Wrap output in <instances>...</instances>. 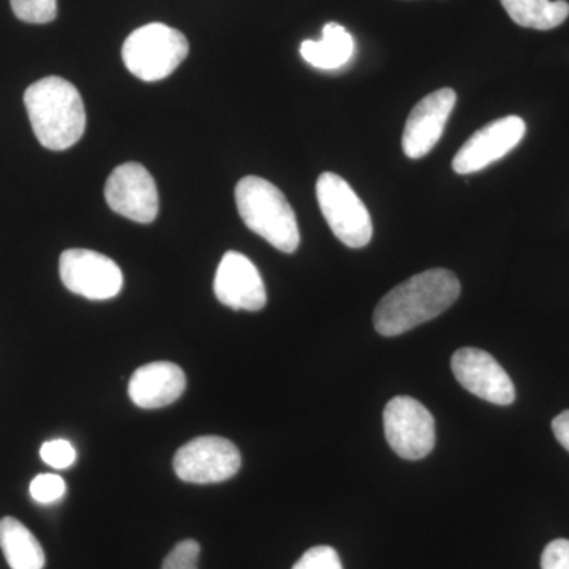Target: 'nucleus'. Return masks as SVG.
I'll list each match as a JSON object with an SVG mask.
<instances>
[{
  "label": "nucleus",
  "instance_id": "5",
  "mask_svg": "<svg viewBox=\"0 0 569 569\" xmlns=\"http://www.w3.org/2000/svg\"><path fill=\"white\" fill-rule=\"evenodd\" d=\"M321 213L332 233L350 249H362L373 234L372 219L361 198L339 174L323 173L317 181Z\"/></svg>",
  "mask_w": 569,
  "mask_h": 569
},
{
  "label": "nucleus",
  "instance_id": "3",
  "mask_svg": "<svg viewBox=\"0 0 569 569\" xmlns=\"http://www.w3.org/2000/svg\"><path fill=\"white\" fill-rule=\"evenodd\" d=\"M236 206L250 231L280 252H296L301 242L298 219L274 183L258 176H246L236 186Z\"/></svg>",
  "mask_w": 569,
  "mask_h": 569
},
{
  "label": "nucleus",
  "instance_id": "1",
  "mask_svg": "<svg viewBox=\"0 0 569 569\" xmlns=\"http://www.w3.org/2000/svg\"><path fill=\"white\" fill-rule=\"evenodd\" d=\"M460 282L448 269H429L391 291L373 312L378 335L396 337L433 320L458 301Z\"/></svg>",
  "mask_w": 569,
  "mask_h": 569
},
{
  "label": "nucleus",
  "instance_id": "14",
  "mask_svg": "<svg viewBox=\"0 0 569 569\" xmlns=\"http://www.w3.org/2000/svg\"><path fill=\"white\" fill-rule=\"evenodd\" d=\"M186 373L173 362H151L134 370L129 396L134 406L153 410L171 406L186 391Z\"/></svg>",
  "mask_w": 569,
  "mask_h": 569
},
{
  "label": "nucleus",
  "instance_id": "7",
  "mask_svg": "<svg viewBox=\"0 0 569 569\" xmlns=\"http://www.w3.org/2000/svg\"><path fill=\"white\" fill-rule=\"evenodd\" d=\"M174 471L183 482L216 485L233 478L241 470V452L223 437L206 436L187 441L173 460Z\"/></svg>",
  "mask_w": 569,
  "mask_h": 569
},
{
  "label": "nucleus",
  "instance_id": "8",
  "mask_svg": "<svg viewBox=\"0 0 569 569\" xmlns=\"http://www.w3.org/2000/svg\"><path fill=\"white\" fill-rule=\"evenodd\" d=\"M59 272L67 290L91 301L116 298L123 287L121 268L93 250H66L59 261Z\"/></svg>",
  "mask_w": 569,
  "mask_h": 569
},
{
  "label": "nucleus",
  "instance_id": "6",
  "mask_svg": "<svg viewBox=\"0 0 569 569\" xmlns=\"http://www.w3.org/2000/svg\"><path fill=\"white\" fill-rule=\"evenodd\" d=\"M383 426L389 447L402 459H425L436 447V421L413 397L397 396L389 400Z\"/></svg>",
  "mask_w": 569,
  "mask_h": 569
},
{
  "label": "nucleus",
  "instance_id": "16",
  "mask_svg": "<svg viewBox=\"0 0 569 569\" xmlns=\"http://www.w3.org/2000/svg\"><path fill=\"white\" fill-rule=\"evenodd\" d=\"M301 56L316 69L337 70L353 58L355 40L343 26L328 22L323 28V39L306 40L301 44Z\"/></svg>",
  "mask_w": 569,
  "mask_h": 569
},
{
  "label": "nucleus",
  "instance_id": "2",
  "mask_svg": "<svg viewBox=\"0 0 569 569\" xmlns=\"http://www.w3.org/2000/svg\"><path fill=\"white\" fill-rule=\"evenodd\" d=\"M26 110L37 140L50 151H66L86 130L84 103L78 89L59 77L33 82L24 93Z\"/></svg>",
  "mask_w": 569,
  "mask_h": 569
},
{
  "label": "nucleus",
  "instance_id": "10",
  "mask_svg": "<svg viewBox=\"0 0 569 569\" xmlns=\"http://www.w3.org/2000/svg\"><path fill=\"white\" fill-rule=\"evenodd\" d=\"M451 369L456 380L479 399L496 406L515 402L516 388L511 378L488 351L460 348L452 355Z\"/></svg>",
  "mask_w": 569,
  "mask_h": 569
},
{
  "label": "nucleus",
  "instance_id": "15",
  "mask_svg": "<svg viewBox=\"0 0 569 569\" xmlns=\"http://www.w3.org/2000/svg\"><path fill=\"white\" fill-rule=\"evenodd\" d=\"M0 549L11 569H43L44 550L32 531L14 518L0 519Z\"/></svg>",
  "mask_w": 569,
  "mask_h": 569
},
{
  "label": "nucleus",
  "instance_id": "9",
  "mask_svg": "<svg viewBox=\"0 0 569 569\" xmlns=\"http://www.w3.org/2000/svg\"><path fill=\"white\" fill-rule=\"evenodd\" d=\"M104 198L112 211L138 223H151L159 213V192L140 163L119 164L108 178Z\"/></svg>",
  "mask_w": 569,
  "mask_h": 569
},
{
  "label": "nucleus",
  "instance_id": "4",
  "mask_svg": "<svg viewBox=\"0 0 569 569\" xmlns=\"http://www.w3.org/2000/svg\"><path fill=\"white\" fill-rule=\"evenodd\" d=\"M189 41L178 29L152 22L130 33L122 47L127 69L141 81L164 80L189 56Z\"/></svg>",
  "mask_w": 569,
  "mask_h": 569
},
{
  "label": "nucleus",
  "instance_id": "12",
  "mask_svg": "<svg viewBox=\"0 0 569 569\" xmlns=\"http://www.w3.org/2000/svg\"><path fill=\"white\" fill-rule=\"evenodd\" d=\"M213 293L223 306L247 312H258L268 302L260 271L239 252L223 254L213 280Z\"/></svg>",
  "mask_w": 569,
  "mask_h": 569
},
{
  "label": "nucleus",
  "instance_id": "17",
  "mask_svg": "<svg viewBox=\"0 0 569 569\" xmlns=\"http://www.w3.org/2000/svg\"><path fill=\"white\" fill-rule=\"evenodd\" d=\"M501 6L516 24L537 31L559 28L569 17L567 0H501Z\"/></svg>",
  "mask_w": 569,
  "mask_h": 569
},
{
  "label": "nucleus",
  "instance_id": "24",
  "mask_svg": "<svg viewBox=\"0 0 569 569\" xmlns=\"http://www.w3.org/2000/svg\"><path fill=\"white\" fill-rule=\"evenodd\" d=\"M552 430L561 447L569 452V410L553 418Z\"/></svg>",
  "mask_w": 569,
  "mask_h": 569
},
{
  "label": "nucleus",
  "instance_id": "13",
  "mask_svg": "<svg viewBox=\"0 0 569 569\" xmlns=\"http://www.w3.org/2000/svg\"><path fill=\"white\" fill-rule=\"evenodd\" d=\"M458 102V93L451 88L429 93L408 116L403 130L402 148L408 159H422L445 132L449 116Z\"/></svg>",
  "mask_w": 569,
  "mask_h": 569
},
{
  "label": "nucleus",
  "instance_id": "19",
  "mask_svg": "<svg viewBox=\"0 0 569 569\" xmlns=\"http://www.w3.org/2000/svg\"><path fill=\"white\" fill-rule=\"evenodd\" d=\"M66 481L58 475L43 473L33 478L31 482V496L41 505L54 503L66 496Z\"/></svg>",
  "mask_w": 569,
  "mask_h": 569
},
{
  "label": "nucleus",
  "instance_id": "23",
  "mask_svg": "<svg viewBox=\"0 0 569 569\" xmlns=\"http://www.w3.org/2000/svg\"><path fill=\"white\" fill-rule=\"evenodd\" d=\"M541 569H569V539H553L546 546Z\"/></svg>",
  "mask_w": 569,
  "mask_h": 569
},
{
  "label": "nucleus",
  "instance_id": "18",
  "mask_svg": "<svg viewBox=\"0 0 569 569\" xmlns=\"http://www.w3.org/2000/svg\"><path fill=\"white\" fill-rule=\"evenodd\" d=\"M18 20L31 24H47L58 17V0H10Z\"/></svg>",
  "mask_w": 569,
  "mask_h": 569
},
{
  "label": "nucleus",
  "instance_id": "22",
  "mask_svg": "<svg viewBox=\"0 0 569 569\" xmlns=\"http://www.w3.org/2000/svg\"><path fill=\"white\" fill-rule=\"evenodd\" d=\"M291 569H343L339 553L329 546H316L307 550Z\"/></svg>",
  "mask_w": 569,
  "mask_h": 569
},
{
  "label": "nucleus",
  "instance_id": "11",
  "mask_svg": "<svg viewBox=\"0 0 569 569\" xmlns=\"http://www.w3.org/2000/svg\"><path fill=\"white\" fill-rule=\"evenodd\" d=\"M527 126L519 116L498 119L468 138L456 153L452 170L458 174H473L503 159L522 141Z\"/></svg>",
  "mask_w": 569,
  "mask_h": 569
},
{
  "label": "nucleus",
  "instance_id": "20",
  "mask_svg": "<svg viewBox=\"0 0 569 569\" xmlns=\"http://www.w3.org/2000/svg\"><path fill=\"white\" fill-rule=\"evenodd\" d=\"M41 460L56 470H66L77 462V449L67 440L47 441L40 449Z\"/></svg>",
  "mask_w": 569,
  "mask_h": 569
},
{
  "label": "nucleus",
  "instance_id": "21",
  "mask_svg": "<svg viewBox=\"0 0 569 569\" xmlns=\"http://www.w3.org/2000/svg\"><path fill=\"white\" fill-rule=\"evenodd\" d=\"M201 546L194 539L178 542L164 559L162 569H198Z\"/></svg>",
  "mask_w": 569,
  "mask_h": 569
}]
</instances>
